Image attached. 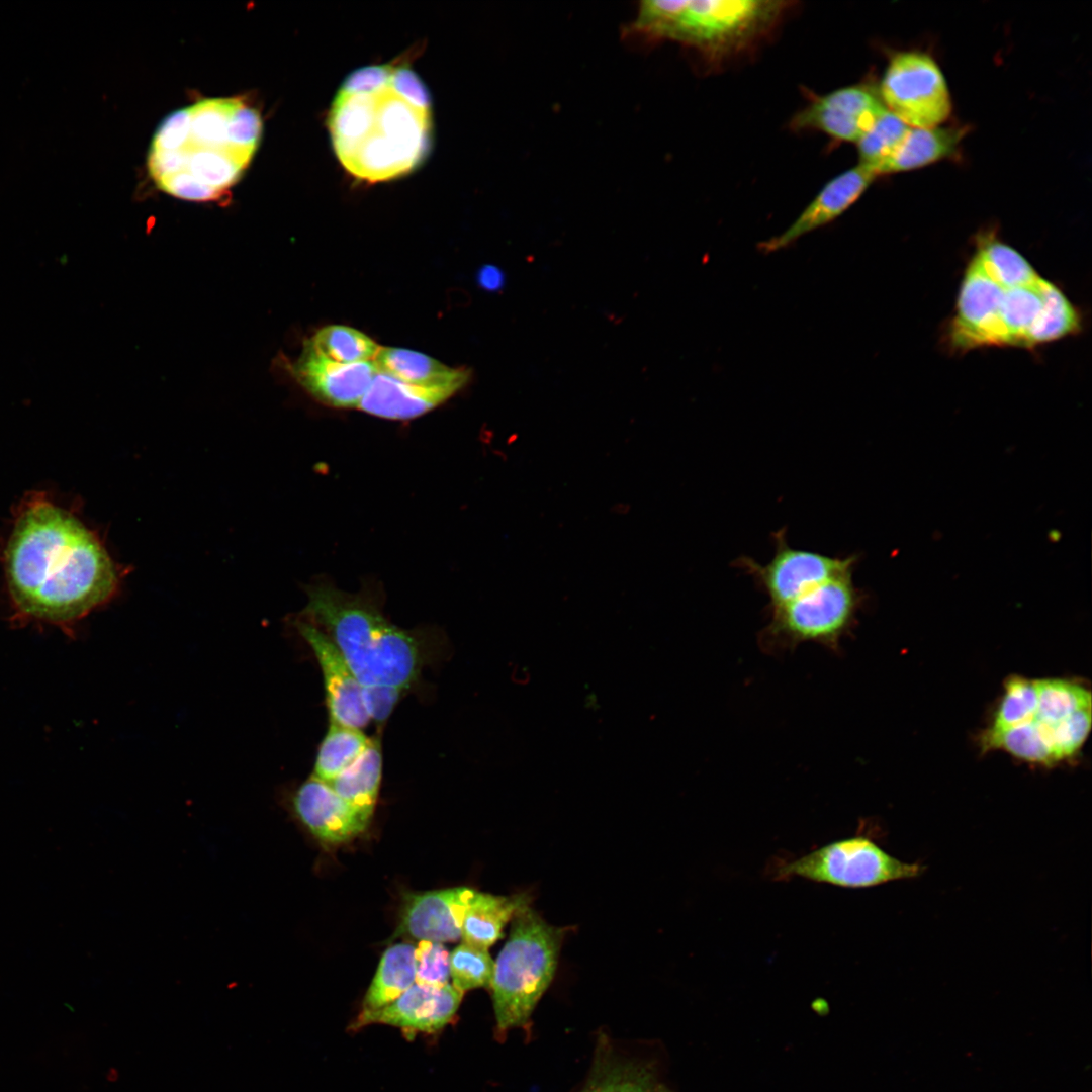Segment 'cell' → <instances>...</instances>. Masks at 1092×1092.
<instances>
[{
  "label": "cell",
  "mask_w": 1092,
  "mask_h": 1092,
  "mask_svg": "<svg viewBox=\"0 0 1092 1092\" xmlns=\"http://www.w3.org/2000/svg\"><path fill=\"white\" fill-rule=\"evenodd\" d=\"M17 613L60 626L76 623L117 592L120 570L86 525L44 499L20 512L5 551Z\"/></svg>",
  "instance_id": "6da1fadb"
},
{
  "label": "cell",
  "mask_w": 1092,
  "mask_h": 1092,
  "mask_svg": "<svg viewBox=\"0 0 1092 1092\" xmlns=\"http://www.w3.org/2000/svg\"><path fill=\"white\" fill-rule=\"evenodd\" d=\"M262 131L261 113L245 97L197 101L157 127L148 151L149 175L176 198L216 201L249 167Z\"/></svg>",
  "instance_id": "7a4b0ae2"
},
{
  "label": "cell",
  "mask_w": 1092,
  "mask_h": 1092,
  "mask_svg": "<svg viewBox=\"0 0 1092 1092\" xmlns=\"http://www.w3.org/2000/svg\"><path fill=\"white\" fill-rule=\"evenodd\" d=\"M391 75L392 69L383 83L368 90L339 89L329 113V130L340 163L356 178L369 182L411 173L431 147V109L400 95Z\"/></svg>",
  "instance_id": "3957f363"
},
{
  "label": "cell",
  "mask_w": 1092,
  "mask_h": 1092,
  "mask_svg": "<svg viewBox=\"0 0 1092 1092\" xmlns=\"http://www.w3.org/2000/svg\"><path fill=\"white\" fill-rule=\"evenodd\" d=\"M304 616L324 629L362 687L406 690L418 677L420 642L364 599L317 585L308 592Z\"/></svg>",
  "instance_id": "277c9868"
},
{
  "label": "cell",
  "mask_w": 1092,
  "mask_h": 1092,
  "mask_svg": "<svg viewBox=\"0 0 1092 1092\" xmlns=\"http://www.w3.org/2000/svg\"><path fill=\"white\" fill-rule=\"evenodd\" d=\"M786 4L766 0L644 1L632 29L723 56L743 49L766 32Z\"/></svg>",
  "instance_id": "5b68a950"
},
{
  "label": "cell",
  "mask_w": 1092,
  "mask_h": 1092,
  "mask_svg": "<svg viewBox=\"0 0 1092 1092\" xmlns=\"http://www.w3.org/2000/svg\"><path fill=\"white\" fill-rule=\"evenodd\" d=\"M489 988L497 1028L523 1025L550 985L566 928L547 923L530 904L512 919Z\"/></svg>",
  "instance_id": "8992f818"
},
{
  "label": "cell",
  "mask_w": 1092,
  "mask_h": 1092,
  "mask_svg": "<svg viewBox=\"0 0 1092 1092\" xmlns=\"http://www.w3.org/2000/svg\"><path fill=\"white\" fill-rule=\"evenodd\" d=\"M924 867L902 861L863 835L829 842L796 858L777 857L766 866L774 881L801 878L810 882L858 889L920 876Z\"/></svg>",
  "instance_id": "52a82bcc"
},
{
  "label": "cell",
  "mask_w": 1092,
  "mask_h": 1092,
  "mask_svg": "<svg viewBox=\"0 0 1092 1092\" xmlns=\"http://www.w3.org/2000/svg\"><path fill=\"white\" fill-rule=\"evenodd\" d=\"M852 572L836 575L771 609L766 629L769 638L786 646L813 642L837 648L855 622L860 605Z\"/></svg>",
  "instance_id": "ba28073f"
},
{
  "label": "cell",
  "mask_w": 1092,
  "mask_h": 1092,
  "mask_svg": "<svg viewBox=\"0 0 1092 1092\" xmlns=\"http://www.w3.org/2000/svg\"><path fill=\"white\" fill-rule=\"evenodd\" d=\"M885 107L910 127H935L951 112L945 78L929 55L907 51L895 54L880 87Z\"/></svg>",
  "instance_id": "9c48e42d"
},
{
  "label": "cell",
  "mask_w": 1092,
  "mask_h": 1092,
  "mask_svg": "<svg viewBox=\"0 0 1092 1092\" xmlns=\"http://www.w3.org/2000/svg\"><path fill=\"white\" fill-rule=\"evenodd\" d=\"M772 537L775 553L767 563L761 564L747 556L736 560L737 567L752 576L765 593L770 610L836 575L853 570L856 564L855 555L835 557L791 547L785 528L774 533Z\"/></svg>",
  "instance_id": "30bf717a"
},
{
  "label": "cell",
  "mask_w": 1092,
  "mask_h": 1092,
  "mask_svg": "<svg viewBox=\"0 0 1092 1092\" xmlns=\"http://www.w3.org/2000/svg\"><path fill=\"white\" fill-rule=\"evenodd\" d=\"M886 109L873 90L848 86L816 98L794 116L792 127L857 143Z\"/></svg>",
  "instance_id": "8fae6325"
},
{
  "label": "cell",
  "mask_w": 1092,
  "mask_h": 1092,
  "mask_svg": "<svg viewBox=\"0 0 1092 1092\" xmlns=\"http://www.w3.org/2000/svg\"><path fill=\"white\" fill-rule=\"evenodd\" d=\"M1005 289L993 282L973 259L965 273L949 324L947 340L954 351L996 346L998 316Z\"/></svg>",
  "instance_id": "7c38bea8"
},
{
  "label": "cell",
  "mask_w": 1092,
  "mask_h": 1092,
  "mask_svg": "<svg viewBox=\"0 0 1092 1092\" xmlns=\"http://www.w3.org/2000/svg\"><path fill=\"white\" fill-rule=\"evenodd\" d=\"M463 993L452 984L429 986L415 983L389 1004L361 1011L354 1027L385 1024L406 1032H436L456 1014Z\"/></svg>",
  "instance_id": "4fadbf2b"
},
{
  "label": "cell",
  "mask_w": 1092,
  "mask_h": 1092,
  "mask_svg": "<svg viewBox=\"0 0 1092 1092\" xmlns=\"http://www.w3.org/2000/svg\"><path fill=\"white\" fill-rule=\"evenodd\" d=\"M290 371L311 396L337 408H357L378 372L374 361L339 363L305 344L298 359L290 365Z\"/></svg>",
  "instance_id": "5bb4252c"
},
{
  "label": "cell",
  "mask_w": 1092,
  "mask_h": 1092,
  "mask_svg": "<svg viewBox=\"0 0 1092 1092\" xmlns=\"http://www.w3.org/2000/svg\"><path fill=\"white\" fill-rule=\"evenodd\" d=\"M296 627L308 643L322 670L331 722L362 729L370 722L362 700V686L322 629L298 620Z\"/></svg>",
  "instance_id": "9a60e30c"
},
{
  "label": "cell",
  "mask_w": 1092,
  "mask_h": 1092,
  "mask_svg": "<svg viewBox=\"0 0 1092 1092\" xmlns=\"http://www.w3.org/2000/svg\"><path fill=\"white\" fill-rule=\"evenodd\" d=\"M474 893L469 887H455L407 894L394 936L440 943L458 940Z\"/></svg>",
  "instance_id": "2e32d148"
},
{
  "label": "cell",
  "mask_w": 1092,
  "mask_h": 1092,
  "mask_svg": "<svg viewBox=\"0 0 1092 1092\" xmlns=\"http://www.w3.org/2000/svg\"><path fill=\"white\" fill-rule=\"evenodd\" d=\"M290 804L299 822L320 842L328 845L355 838L370 822L341 799L328 783L313 776L295 790Z\"/></svg>",
  "instance_id": "e0dca14e"
},
{
  "label": "cell",
  "mask_w": 1092,
  "mask_h": 1092,
  "mask_svg": "<svg viewBox=\"0 0 1092 1092\" xmlns=\"http://www.w3.org/2000/svg\"><path fill=\"white\" fill-rule=\"evenodd\" d=\"M877 175L858 164L831 179L783 233L758 244L761 253L788 248L801 237L842 215L868 189Z\"/></svg>",
  "instance_id": "ac0fdd59"
},
{
  "label": "cell",
  "mask_w": 1092,
  "mask_h": 1092,
  "mask_svg": "<svg viewBox=\"0 0 1092 1092\" xmlns=\"http://www.w3.org/2000/svg\"><path fill=\"white\" fill-rule=\"evenodd\" d=\"M465 385L463 382L414 385L378 371L357 408L382 419L407 421L431 412Z\"/></svg>",
  "instance_id": "d6986e66"
},
{
  "label": "cell",
  "mask_w": 1092,
  "mask_h": 1092,
  "mask_svg": "<svg viewBox=\"0 0 1092 1092\" xmlns=\"http://www.w3.org/2000/svg\"><path fill=\"white\" fill-rule=\"evenodd\" d=\"M528 904L530 897L526 893L497 896L475 891L462 923L463 942L488 949L503 936L507 923Z\"/></svg>",
  "instance_id": "ffe728a7"
},
{
  "label": "cell",
  "mask_w": 1092,
  "mask_h": 1092,
  "mask_svg": "<svg viewBox=\"0 0 1092 1092\" xmlns=\"http://www.w3.org/2000/svg\"><path fill=\"white\" fill-rule=\"evenodd\" d=\"M965 134L962 127H910L877 175L919 169L953 155Z\"/></svg>",
  "instance_id": "44dd1931"
},
{
  "label": "cell",
  "mask_w": 1092,
  "mask_h": 1092,
  "mask_svg": "<svg viewBox=\"0 0 1092 1092\" xmlns=\"http://www.w3.org/2000/svg\"><path fill=\"white\" fill-rule=\"evenodd\" d=\"M379 372L401 382L432 386L453 382L468 383L471 372L465 367L451 368L423 353L408 349L380 348L374 359Z\"/></svg>",
  "instance_id": "7402d4cb"
},
{
  "label": "cell",
  "mask_w": 1092,
  "mask_h": 1092,
  "mask_svg": "<svg viewBox=\"0 0 1092 1092\" xmlns=\"http://www.w3.org/2000/svg\"><path fill=\"white\" fill-rule=\"evenodd\" d=\"M382 774V753L378 738L347 769L328 783L336 794L371 820L378 799Z\"/></svg>",
  "instance_id": "603a6c76"
},
{
  "label": "cell",
  "mask_w": 1092,
  "mask_h": 1092,
  "mask_svg": "<svg viewBox=\"0 0 1092 1092\" xmlns=\"http://www.w3.org/2000/svg\"><path fill=\"white\" fill-rule=\"evenodd\" d=\"M1045 282L1039 277L1033 284L1005 289L998 316L996 346L1028 348L1029 333L1043 307Z\"/></svg>",
  "instance_id": "cb8c5ba5"
},
{
  "label": "cell",
  "mask_w": 1092,
  "mask_h": 1092,
  "mask_svg": "<svg viewBox=\"0 0 1092 1092\" xmlns=\"http://www.w3.org/2000/svg\"><path fill=\"white\" fill-rule=\"evenodd\" d=\"M415 983V946L405 942L389 946L366 991L361 1011H373L389 1004Z\"/></svg>",
  "instance_id": "d4e9b609"
},
{
  "label": "cell",
  "mask_w": 1092,
  "mask_h": 1092,
  "mask_svg": "<svg viewBox=\"0 0 1092 1092\" xmlns=\"http://www.w3.org/2000/svg\"><path fill=\"white\" fill-rule=\"evenodd\" d=\"M973 259L993 282L1004 289L1027 286L1039 278L1023 256L993 234H986L978 240L977 254Z\"/></svg>",
  "instance_id": "484cf974"
},
{
  "label": "cell",
  "mask_w": 1092,
  "mask_h": 1092,
  "mask_svg": "<svg viewBox=\"0 0 1092 1092\" xmlns=\"http://www.w3.org/2000/svg\"><path fill=\"white\" fill-rule=\"evenodd\" d=\"M371 740L360 729L330 722L317 750L312 776L330 783L358 759Z\"/></svg>",
  "instance_id": "4316f807"
},
{
  "label": "cell",
  "mask_w": 1092,
  "mask_h": 1092,
  "mask_svg": "<svg viewBox=\"0 0 1092 1092\" xmlns=\"http://www.w3.org/2000/svg\"><path fill=\"white\" fill-rule=\"evenodd\" d=\"M305 345L330 360L345 364L374 361L381 348L364 333L342 325L320 329Z\"/></svg>",
  "instance_id": "83f0119b"
},
{
  "label": "cell",
  "mask_w": 1092,
  "mask_h": 1092,
  "mask_svg": "<svg viewBox=\"0 0 1092 1092\" xmlns=\"http://www.w3.org/2000/svg\"><path fill=\"white\" fill-rule=\"evenodd\" d=\"M980 744L983 751L1002 750L1028 763L1052 766L1056 764L1052 751L1032 721L1003 730H985Z\"/></svg>",
  "instance_id": "f1b7e54d"
},
{
  "label": "cell",
  "mask_w": 1092,
  "mask_h": 1092,
  "mask_svg": "<svg viewBox=\"0 0 1092 1092\" xmlns=\"http://www.w3.org/2000/svg\"><path fill=\"white\" fill-rule=\"evenodd\" d=\"M1036 680L1038 701L1033 721L1052 724L1081 709L1091 707L1090 690L1074 679Z\"/></svg>",
  "instance_id": "f546056e"
},
{
  "label": "cell",
  "mask_w": 1092,
  "mask_h": 1092,
  "mask_svg": "<svg viewBox=\"0 0 1092 1092\" xmlns=\"http://www.w3.org/2000/svg\"><path fill=\"white\" fill-rule=\"evenodd\" d=\"M1080 315L1065 294L1046 280L1042 310L1028 336V348L1059 340L1080 329Z\"/></svg>",
  "instance_id": "4dcf8cb0"
},
{
  "label": "cell",
  "mask_w": 1092,
  "mask_h": 1092,
  "mask_svg": "<svg viewBox=\"0 0 1092 1092\" xmlns=\"http://www.w3.org/2000/svg\"><path fill=\"white\" fill-rule=\"evenodd\" d=\"M1037 701L1036 679L1011 675L1004 681L1002 697L987 730L1003 731L1032 721Z\"/></svg>",
  "instance_id": "1f68e13d"
},
{
  "label": "cell",
  "mask_w": 1092,
  "mask_h": 1092,
  "mask_svg": "<svg viewBox=\"0 0 1092 1092\" xmlns=\"http://www.w3.org/2000/svg\"><path fill=\"white\" fill-rule=\"evenodd\" d=\"M909 128L910 126L886 109L857 142L859 164L869 167L877 175L880 166L895 152Z\"/></svg>",
  "instance_id": "d6a6232c"
},
{
  "label": "cell",
  "mask_w": 1092,
  "mask_h": 1092,
  "mask_svg": "<svg viewBox=\"0 0 1092 1092\" xmlns=\"http://www.w3.org/2000/svg\"><path fill=\"white\" fill-rule=\"evenodd\" d=\"M1092 710L1081 709L1052 724L1033 721L1048 743L1056 763L1073 758L1080 752L1091 729Z\"/></svg>",
  "instance_id": "836d02e7"
},
{
  "label": "cell",
  "mask_w": 1092,
  "mask_h": 1092,
  "mask_svg": "<svg viewBox=\"0 0 1092 1092\" xmlns=\"http://www.w3.org/2000/svg\"><path fill=\"white\" fill-rule=\"evenodd\" d=\"M494 962L487 949L462 942L450 953V978L461 993L489 987Z\"/></svg>",
  "instance_id": "e575fe53"
},
{
  "label": "cell",
  "mask_w": 1092,
  "mask_h": 1092,
  "mask_svg": "<svg viewBox=\"0 0 1092 1092\" xmlns=\"http://www.w3.org/2000/svg\"><path fill=\"white\" fill-rule=\"evenodd\" d=\"M583 1092H657L650 1075L632 1065H614L596 1075Z\"/></svg>",
  "instance_id": "d590c367"
},
{
  "label": "cell",
  "mask_w": 1092,
  "mask_h": 1092,
  "mask_svg": "<svg viewBox=\"0 0 1092 1092\" xmlns=\"http://www.w3.org/2000/svg\"><path fill=\"white\" fill-rule=\"evenodd\" d=\"M416 983L444 986L450 979V953L440 942L420 940L415 947Z\"/></svg>",
  "instance_id": "8d00e7d4"
},
{
  "label": "cell",
  "mask_w": 1092,
  "mask_h": 1092,
  "mask_svg": "<svg viewBox=\"0 0 1092 1092\" xmlns=\"http://www.w3.org/2000/svg\"><path fill=\"white\" fill-rule=\"evenodd\" d=\"M404 691L391 686L362 687V700L370 721L385 722Z\"/></svg>",
  "instance_id": "74e56055"
},
{
  "label": "cell",
  "mask_w": 1092,
  "mask_h": 1092,
  "mask_svg": "<svg viewBox=\"0 0 1092 1092\" xmlns=\"http://www.w3.org/2000/svg\"><path fill=\"white\" fill-rule=\"evenodd\" d=\"M477 282L486 291H498L505 284V275L500 268L485 265L477 273Z\"/></svg>",
  "instance_id": "f35d334b"
},
{
  "label": "cell",
  "mask_w": 1092,
  "mask_h": 1092,
  "mask_svg": "<svg viewBox=\"0 0 1092 1092\" xmlns=\"http://www.w3.org/2000/svg\"><path fill=\"white\" fill-rule=\"evenodd\" d=\"M657 1092H671V1091H669L668 1089L660 1086V1087L657 1088Z\"/></svg>",
  "instance_id": "ab89813d"
}]
</instances>
